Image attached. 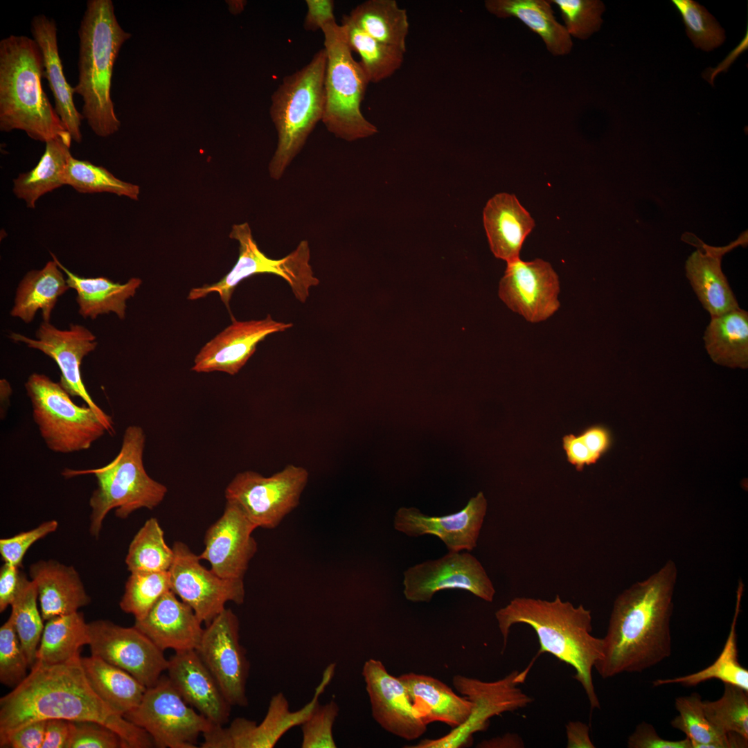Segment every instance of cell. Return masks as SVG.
<instances>
[{
  "instance_id": "obj_1",
  "label": "cell",
  "mask_w": 748,
  "mask_h": 748,
  "mask_svg": "<svg viewBox=\"0 0 748 748\" xmlns=\"http://www.w3.org/2000/svg\"><path fill=\"white\" fill-rule=\"evenodd\" d=\"M50 719L91 721L115 731L125 748L154 747L149 734L110 709L84 675L80 654L52 665L35 663L30 673L0 699V736Z\"/></svg>"
},
{
  "instance_id": "obj_2",
  "label": "cell",
  "mask_w": 748,
  "mask_h": 748,
  "mask_svg": "<svg viewBox=\"0 0 748 748\" xmlns=\"http://www.w3.org/2000/svg\"><path fill=\"white\" fill-rule=\"evenodd\" d=\"M676 576L675 563L670 560L616 597L602 638L603 655L594 667L601 677L642 673L670 656Z\"/></svg>"
},
{
  "instance_id": "obj_3",
  "label": "cell",
  "mask_w": 748,
  "mask_h": 748,
  "mask_svg": "<svg viewBox=\"0 0 748 748\" xmlns=\"http://www.w3.org/2000/svg\"><path fill=\"white\" fill-rule=\"evenodd\" d=\"M505 650L510 628L524 623L537 636L539 654L548 652L576 670L590 707L600 708L594 688L592 670L603 655V640L591 634V611L582 605L574 606L559 595L551 600L516 597L495 612Z\"/></svg>"
},
{
  "instance_id": "obj_4",
  "label": "cell",
  "mask_w": 748,
  "mask_h": 748,
  "mask_svg": "<svg viewBox=\"0 0 748 748\" xmlns=\"http://www.w3.org/2000/svg\"><path fill=\"white\" fill-rule=\"evenodd\" d=\"M44 63L39 46L27 36L10 35L0 42V130L25 132L46 143L70 134L42 84Z\"/></svg>"
},
{
  "instance_id": "obj_5",
  "label": "cell",
  "mask_w": 748,
  "mask_h": 748,
  "mask_svg": "<svg viewBox=\"0 0 748 748\" xmlns=\"http://www.w3.org/2000/svg\"><path fill=\"white\" fill-rule=\"evenodd\" d=\"M78 36L79 75L74 91L82 97L81 114L91 130L108 137L121 126L110 93L114 66L131 35L119 25L111 0H89Z\"/></svg>"
},
{
  "instance_id": "obj_6",
  "label": "cell",
  "mask_w": 748,
  "mask_h": 748,
  "mask_svg": "<svg viewBox=\"0 0 748 748\" xmlns=\"http://www.w3.org/2000/svg\"><path fill=\"white\" fill-rule=\"evenodd\" d=\"M145 435L138 425L128 426L123 434L121 449L108 464L84 470H65L71 477L92 474L97 487L89 499L90 534L98 538L106 515L112 509L116 517L125 519L140 508L152 510L166 497L168 489L151 478L143 465Z\"/></svg>"
},
{
  "instance_id": "obj_7",
  "label": "cell",
  "mask_w": 748,
  "mask_h": 748,
  "mask_svg": "<svg viewBox=\"0 0 748 748\" xmlns=\"http://www.w3.org/2000/svg\"><path fill=\"white\" fill-rule=\"evenodd\" d=\"M326 53L319 50L303 67L283 79L271 96L269 114L278 134L269 164L271 178L279 179L322 121Z\"/></svg>"
},
{
  "instance_id": "obj_8",
  "label": "cell",
  "mask_w": 748,
  "mask_h": 748,
  "mask_svg": "<svg viewBox=\"0 0 748 748\" xmlns=\"http://www.w3.org/2000/svg\"><path fill=\"white\" fill-rule=\"evenodd\" d=\"M326 66L322 122L327 130L346 141L372 136L377 128L366 119L361 104L369 84L359 62L352 55L344 27L332 21L321 29Z\"/></svg>"
},
{
  "instance_id": "obj_9",
  "label": "cell",
  "mask_w": 748,
  "mask_h": 748,
  "mask_svg": "<svg viewBox=\"0 0 748 748\" xmlns=\"http://www.w3.org/2000/svg\"><path fill=\"white\" fill-rule=\"evenodd\" d=\"M24 386L34 422L52 452L69 454L88 449L107 432L95 411L87 404L74 403L60 382L34 373Z\"/></svg>"
},
{
  "instance_id": "obj_10",
  "label": "cell",
  "mask_w": 748,
  "mask_h": 748,
  "mask_svg": "<svg viewBox=\"0 0 748 748\" xmlns=\"http://www.w3.org/2000/svg\"><path fill=\"white\" fill-rule=\"evenodd\" d=\"M229 237L239 242L238 259L231 270L220 281L190 290L188 299L197 300L211 293H217L229 310V302L236 286L244 279L258 274H272L283 278L290 285L295 298L304 303L312 287L319 284L310 264V249L307 240H302L296 249L280 259L267 257L258 248L249 224H234Z\"/></svg>"
},
{
  "instance_id": "obj_11",
  "label": "cell",
  "mask_w": 748,
  "mask_h": 748,
  "mask_svg": "<svg viewBox=\"0 0 748 748\" xmlns=\"http://www.w3.org/2000/svg\"><path fill=\"white\" fill-rule=\"evenodd\" d=\"M308 480V470L293 464L269 477L246 470L233 478L224 496L256 528L273 529L299 505Z\"/></svg>"
},
{
  "instance_id": "obj_12",
  "label": "cell",
  "mask_w": 748,
  "mask_h": 748,
  "mask_svg": "<svg viewBox=\"0 0 748 748\" xmlns=\"http://www.w3.org/2000/svg\"><path fill=\"white\" fill-rule=\"evenodd\" d=\"M124 718L145 731L159 748H196L199 736L213 726L185 702L166 675L146 688L139 704Z\"/></svg>"
},
{
  "instance_id": "obj_13",
  "label": "cell",
  "mask_w": 748,
  "mask_h": 748,
  "mask_svg": "<svg viewBox=\"0 0 748 748\" xmlns=\"http://www.w3.org/2000/svg\"><path fill=\"white\" fill-rule=\"evenodd\" d=\"M523 673L513 671L495 682L456 675L452 683L456 690L474 703L470 715L461 725L436 739H425L409 748H460L471 744L474 733L485 730L495 715L526 707L532 699L517 687L524 682Z\"/></svg>"
},
{
  "instance_id": "obj_14",
  "label": "cell",
  "mask_w": 748,
  "mask_h": 748,
  "mask_svg": "<svg viewBox=\"0 0 748 748\" xmlns=\"http://www.w3.org/2000/svg\"><path fill=\"white\" fill-rule=\"evenodd\" d=\"M335 663L324 670L321 681L312 700L296 711H291L281 692L273 695L267 714L259 724L244 718L234 719L229 727L213 725L202 736V748H272L292 728L301 726L310 716L335 670Z\"/></svg>"
},
{
  "instance_id": "obj_15",
  "label": "cell",
  "mask_w": 748,
  "mask_h": 748,
  "mask_svg": "<svg viewBox=\"0 0 748 748\" xmlns=\"http://www.w3.org/2000/svg\"><path fill=\"white\" fill-rule=\"evenodd\" d=\"M173 562L168 570L171 590L189 605L206 625L220 614L228 602L244 603V580L222 578L204 567L199 555L187 544L176 542Z\"/></svg>"
},
{
  "instance_id": "obj_16",
  "label": "cell",
  "mask_w": 748,
  "mask_h": 748,
  "mask_svg": "<svg viewBox=\"0 0 748 748\" xmlns=\"http://www.w3.org/2000/svg\"><path fill=\"white\" fill-rule=\"evenodd\" d=\"M236 614L225 608L204 628L195 651L214 677L231 706L246 707L250 664L240 642Z\"/></svg>"
},
{
  "instance_id": "obj_17",
  "label": "cell",
  "mask_w": 748,
  "mask_h": 748,
  "mask_svg": "<svg viewBox=\"0 0 748 748\" xmlns=\"http://www.w3.org/2000/svg\"><path fill=\"white\" fill-rule=\"evenodd\" d=\"M36 339L19 333L11 332L9 338L26 344L53 359L58 366L60 383L72 397L78 396L99 416L110 435L115 434L112 418L93 400L81 375V364L85 356L93 351L98 343L96 337L82 325L71 324L67 330H60L50 322L43 321L35 332Z\"/></svg>"
},
{
  "instance_id": "obj_18",
  "label": "cell",
  "mask_w": 748,
  "mask_h": 748,
  "mask_svg": "<svg viewBox=\"0 0 748 748\" xmlns=\"http://www.w3.org/2000/svg\"><path fill=\"white\" fill-rule=\"evenodd\" d=\"M88 629L91 655L125 670L146 688L167 670L163 652L134 626L98 620L89 623Z\"/></svg>"
},
{
  "instance_id": "obj_19",
  "label": "cell",
  "mask_w": 748,
  "mask_h": 748,
  "mask_svg": "<svg viewBox=\"0 0 748 748\" xmlns=\"http://www.w3.org/2000/svg\"><path fill=\"white\" fill-rule=\"evenodd\" d=\"M403 593L411 602H429L445 589H463L492 602L495 589L481 562L469 553L449 551L443 557L409 567L404 572Z\"/></svg>"
},
{
  "instance_id": "obj_20",
  "label": "cell",
  "mask_w": 748,
  "mask_h": 748,
  "mask_svg": "<svg viewBox=\"0 0 748 748\" xmlns=\"http://www.w3.org/2000/svg\"><path fill=\"white\" fill-rule=\"evenodd\" d=\"M560 281L551 264L542 259L507 262L499 296L513 312L531 323L551 317L559 308Z\"/></svg>"
},
{
  "instance_id": "obj_21",
  "label": "cell",
  "mask_w": 748,
  "mask_h": 748,
  "mask_svg": "<svg viewBox=\"0 0 748 748\" xmlns=\"http://www.w3.org/2000/svg\"><path fill=\"white\" fill-rule=\"evenodd\" d=\"M255 529L240 508L226 501L222 515L205 533L199 559L206 560L212 571L222 578L244 580L258 551L252 535Z\"/></svg>"
},
{
  "instance_id": "obj_22",
  "label": "cell",
  "mask_w": 748,
  "mask_h": 748,
  "mask_svg": "<svg viewBox=\"0 0 748 748\" xmlns=\"http://www.w3.org/2000/svg\"><path fill=\"white\" fill-rule=\"evenodd\" d=\"M362 675L372 716L384 730L406 740H416L426 732L427 725L418 717L405 686L381 661H366Z\"/></svg>"
},
{
  "instance_id": "obj_23",
  "label": "cell",
  "mask_w": 748,
  "mask_h": 748,
  "mask_svg": "<svg viewBox=\"0 0 748 748\" xmlns=\"http://www.w3.org/2000/svg\"><path fill=\"white\" fill-rule=\"evenodd\" d=\"M232 323L207 342L199 351L192 367L197 373L220 371L233 375L245 365L267 336L292 328L291 323L273 319L270 314L260 320Z\"/></svg>"
},
{
  "instance_id": "obj_24",
  "label": "cell",
  "mask_w": 748,
  "mask_h": 748,
  "mask_svg": "<svg viewBox=\"0 0 748 748\" xmlns=\"http://www.w3.org/2000/svg\"><path fill=\"white\" fill-rule=\"evenodd\" d=\"M487 507L482 492L472 497L460 511L444 516L431 517L416 508L402 507L394 516L393 526L411 537L435 535L449 551H470L477 546Z\"/></svg>"
},
{
  "instance_id": "obj_25",
  "label": "cell",
  "mask_w": 748,
  "mask_h": 748,
  "mask_svg": "<svg viewBox=\"0 0 748 748\" xmlns=\"http://www.w3.org/2000/svg\"><path fill=\"white\" fill-rule=\"evenodd\" d=\"M168 677L185 702L214 725L229 722L231 706L195 650L175 652L168 659Z\"/></svg>"
},
{
  "instance_id": "obj_26",
  "label": "cell",
  "mask_w": 748,
  "mask_h": 748,
  "mask_svg": "<svg viewBox=\"0 0 748 748\" xmlns=\"http://www.w3.org/2000/svg\"><path fill=\"white\" fill-rule=\"evenodd\" d=\"M697 250L688 258L685 264L686 277L698 300L711 317L718 316L739 308L721 262L722 256L739 245L747 243V232L724 247H712L695 236H686Z\"/></svg>"
},
{
  "instance_id": "obj_27",
  "label": "cell",
  "mask_w": 748,
  "mask_h": 748,
  "mask_svg": "<svg viewBox=\"0 0 748 748\" xmlns=\"http://www.w3.org/2000/svg\"><path fill=\"white\" fill-rule=\"evenodd\" d=\"M193 609L172 590L166 592L134 626L161 650H195L204 628Z\"/></svg>"
},
{
  "instance_id": "obj_28",
  "label": "cell",
  "mask_w": 748,
  "mask_h": 748,
  "mask_svg": "<svg viewBox=\"0 0 748 748\" xmlns=\"http://www.w3.org/2000/svg\"><path fill=\"white\" fill-rule=\"evenodd\" d=\"M31 33L42 53L44 78L47 81L55 100V109L72 140L80 143L82 140L80 127L83 116L74 104V87L67 82L60 57L57 27L53 19L38 15L31 21Z\"/></svg>"
},
{
  "instance_id": "obj_29",
  "label": "cell",
  "mask_w": 748,
  "mask_h": 748,
  "mask_svg": "<svg viewBox=\"0 0 748 748\" xmlns=\"http://www.w3.org/2000/svg\"><path fill=\"white\" fill-rule=\"evenodd\" d=\"M44 621L78 611L91 602L74 567L54 560H39L29 567Z\"/></svg>"
},
{
  "instance_id": "obj_30",
  "label": "cell",
  "mask_w": 748,
  "mask_h": 748,
  "mask_svg": "<svg viewBox=\"0 0 748 748\" xmlns=\"http://www.w3.org/2000/svg\"><path fill=\"white\" fill-rule=\"evenodd\" d=\"M483 217L493 254L507 262L519 258L522 244L535 222L517 197L506 193L495 195L487 202Z\"/></svg>"
},
{
  "instance_id": "obj_31",
  "label": "cell",
  "mask_w": 748,
  "mask_h": 748,
  "mask_svg": "<svg viewBox=\"0 0 748 748\" xmlns=\"http://www.w3.org/2000/svg\"><path fill=\"white\" fill-rule=\"evenodd\" d=\"M398 677L405 686L418 717L426 725L440 722L454 729L470 715L474 703L458 695L440 680L414 673Z\"/></svg>"
},
{
  "instance_id": "obj_32",
  "label": "cell",
  "mask_w": 748,
  "mask_h": 748,
  "mask_svg": "<svg viewBox=\"0 0 748 748\" xmlns=\"http://www.w3.org/2000/svg\"><path fill=\"white\" fill-rule=\"evenodd\" d=\"M51 255L66 275L69 288L77 292L78 312L82 317L95 319L99 315L110 312H114L121 319L125 317L126 302L134 296L141 285L140 278H131L121 284L103 276L82 277L69 271L53 253H51Z\"/></svg>"
},
{
  "instance_id": "obj_33",
  "label": "cell",
  "mask_w": 748,
  "mask_h": 748,
  "mask_svg": "<svg viewBox=\"0 0 748 748\" xmlns=\"http://www.w3.org/2000/svg\"><path fill=\"white\" fill-rule=\"evenodd\" d=\"M484 6L498 18L520 20L542 39L552 55H565L571 51V37L556 20L549 0H486Z\"/></svg>"
},
{
  "instance_id": "obj_34",
  "label": "cell",
  "mask_w": 748,
  "mask_h": 748,
  "mask_svg": "<svg viewBox=\"0 0 748 748\" xmlns=\"http://www.w3.org/2000/svg\"><path fill=\"white\" fill-rule=\"evenodd\" d=\"M52 258L42 269L28 271L19 282L10 311L12 317L28 323L40 310L43 321L50 322L58 298L69 289L64 272Z\"/></svg>"
},
{
  "instance_id": "obj_35",
  "label": "cell",
  "mask_w": 748,
  "mask_h": 748,
  "mask_svg": "<svg viewBox=\"0 0 748 748\" xmlns=\"http://www.w3.org/2000/svg\"><path fill=\"white\" fill-rule=\"evenodd\" d=\"M81 663L89 685L116 713L124 716L139 704L147 688L132 675L93 655Z\"/></svg>"
},
{
  "instance_id": "obj_36",
  "label": "cell",
  "mask_w": 748,
  "mask_h": 748,
  "mask_svg": "<svg viewBox=\"0 0 748 748\" xmlns=\"http://www.w3.org/2000/svg\"><path fill=\"white\" fill-rule=\"evenodd\" d=\"M71 141L70 134L49 140L37 164L13 179L14 195L24 201L28 208H35L42 196L64 186L62 177L71 156Z\"/></svg>"
},
{
  "instance_id": "obj_37",
  "label": "cell",
  "mask_w": 748,
  "mask_h": 748,
  "mask_svg": "<svg viewBox=\"0 0 748 748\" xmlns=\"http://www.w3.org/2000/svg\"><path fill=\"white\" fill-rule=\"evenodd\" d=\"M705 348L716 364L731 368L748 366V313L737 308L711 317L704 335Z\"/></svg>"
},
{
  "instance_id": "obj_38",
  "label": "cell",
  "mask_w": 748,
  "mask_h": 748,
  "mask_svg": "<svg viewBox=\"0 0 748 748\" xmlns=\"http://www.w3.org/2000/svg\"><path fill=\"white\" fill-rule=\"evenodd\" d=\"M347 15L356 27L371 37L406 52L408 16L395 0L365 1Z\"/></svg>"
},
{
  "instance_id": "obj_39",
  "label": "cell",
  "mask_w": 748,
  "mask_h": 748,
  "mask_svg": "<svg viewBox=\"0 0 748 748\" xmlns=\"http://www.w3.org/2000/svg\"><path fill=\"white\" fill-rule=\"evenodd\" d=\"M675 706L678 715L671 726L684 733L691 748L747 747L748 740L736 733H727L714 726L706 718L701 695L693 693L676 698Z\"/></svg>"
},
{
  "instance_id": "obj_40",
  "label": "cell",
  "mask_w": 748,
  "mask_h": 748,
  "mask_svg": "<svg viewBox=\"0 0 748 748\" xmlns=\"http://www.w3.org/2000/svg\"><path fill=\"white\" fill-rule=\"evenodd\" d=\"M89 642L88 623L82 613L54 616L44 625L35 663L52 665L69 661Z\"/></svg>"
},
{
  "instance_id": "obj_41",
  "label": "cell",
  "mask_w": 748,
  "mask_h": 748,
  "mask_svg": "<svg viewBox=\"0 0 748 748\" xmlns=\"http://www.w3.org/2000/svg\"><path fill=\"white\" fill-rule=\"evenodd\" d=\"M742 592L743 584L740 582L737 589L736 605L730 631L724 648L716 660L711 666L694 673L675 678L657 679L653 682L654 686L673 684L695 686L715 679L748 691V671L738 661L737 648L736 624L740 611Z\"/></svg>"
},
{
  "instance_id": "obj_42",
  "label": "cell",
  "mask_w": 748,
  "mask_h": 748,
  "mask_svg": "<svg viewBox=\"0 0 748 748\" xmlns=\"http://www.w3.org/2000/svg\"><path fill=\"white\" fill-rule=\"evenodd\" d=\"M341 22L351 51L360 57L359 63L369 83L382 81L401 67L405 51L371 37L356 27L347 15H343Z\"/></svg>"
},
{
  "instance_id": "obj_43",
  "label": "cell",
  "mask_w": 748,
  "mask_h": 748,
  "mask_svg": "<svg viewBox=\"0 0 748 748\" xmlns=\"http://www.w3.org/2000/svg\"><path fill=\"white\" fill-rule=\"evenodd\" d=\"M175 558L172 547L166 543L157 519H148L130 544L125 564L135 571H168Z\"/></svg>"
},
{
  "instance_id": "obj_44",
  "label": "cell",
  "mask_w": 748,
  "mask_h": 748,
  "mask_svg": "<svg viewBox=\"0 0 748 748\" xmlns=\"http://www.w3.org/2000/svg\"><path fill=\"white\" fill-rule=\"evenodd\" d=\"M37 590L35 582L21 571L17 594L12 602L10 617L27 657L30 668L36 661L37 649L44 625L37 604Z\"/></svg>"
},
{
  "instance_id": "obj_45",
  "label": "cell",
  "mask_w": 748,
  "mask_h": 748,
  "mask_svg": "<svg viewBox=\"0 0 748 748\" xmlns=\"http://www.w3.org/2000/svg\"><path fill=\"white\" fill-rule=\"evenodd\" d=\"M62 180L63 185L80 193H107L137 200L140 192L139 186L118 179L105 168L72 155L64 168Z\"/></svg>"
},
{
  "instance_id": "obj_46",
  "label": "cell",
  "mask_w": 748,
  "mask_h": 748,
  "mask_svg": "<svg viewBox=\"0 0 748 748\" xmlns=\"http://www.w3.org/2000/svg\"><path fill=\"white\" fill-rule=\"evenodd\" d=\"M171 590L168 571L132 572L125 586L120 607L135 620L143 618L168 591Z\"/></svg>"
},
{
  "instance_id": "obj_47",
  "label": "cell",
  "mask_w": 748,
  "mask_h": 748,
  "mask_svg": "<svg viewBox=\"0 0 748 748\" xmlns=\"http://www.w3.org/2000/svg\"><path fill=\"white\" fill-rule=\"evenodd\" d=\"M724 684L720 698L702 701L704 713L719 729L748 740V691L734 685Z\"/></svg>"
},
{
  "instance_id": "obj_48",
  "label": "cell",
  "mask_w": 748,
  "mask_h": 748,
  "mask_svg": "<svg viewBox=\"0 0 748 748\" xmlns=\"http://www.w3.org/2000/svg\"><path fill=\"white\" fill-rule=\"evenodd\" d=\"M672 3L682 16L686 33L696 48L711 51L722 44L724 30L704 7L692 0H673Z\"/></svg>"
},
{
  "instance_id": "obj_49",
  "label": "cell",
  "mask_w": 748,
  "mask_h": 748,
  "mask_svg": "<svg viewBox=\"0 0 748 748\" xmlns=\"http://www.w3.org/2000/svg\"><path fill=\"white\" fill-rule=\"evenodd\" d=\"M555 5L564 22V26L569 35L586 39L598 31L603 23L602 15L605 10L604 3L599 0H549Z\"/></svg>"
},
{
  "instance_id": "obj_50",
  "label": "cell",
  "mask_w": 748,
  "mask_h": 748,
  "mask_svg": "<svg viewBox=\"0 0 748 748\" xmlns=\"http://www.w3.org/2000/svg\"><path fill=\"white\" fill-rule=\"evenodd\" d=\"M28 661L17 634L12 618L0 627V682L16 687L28 675Z\"/></svg>"
},
{
  "instance_id": "obj_51",
  "label": "cell",
  "mask_w": 748,
  "mask_h": 748,
  "mask_svg": "<svg viewBox=\"0 0 748 748\" xmlns=\"http://www.w3.org/2000/svg\"><path fill=\"white\" fill-rule=\"evenodd\" d=\"M339 707L335 700L316 705L308 719L301 725L302 748H336L333 725Z\"/></svg>"
},
{
  "instance_id": "obj_52",
  "label": "cell",
  "mask_w": 748,
  "mask_h": 748,
  "mask_svg": "<svg viewBox=\"0 0 748 748\" xmlns=\"http://www.w3.org/2000/svg\"><path fill=\"white\" fill-rule=\"evenodd\" d=\"M68 748H125L120 736L96 722L72 721Z\"/></svg>"
},
{
  "instance_id": "obj_53",
  "label": "cell",
  "mask_w": 748,
  "mask_h": 748,
  "mask_svg": "<svg viewBox=\"0 0 748 748\" xmlns=\"http://www.w3.org/2000/svg\"><path fill=\"white\" fill-rule=\"evenodd\" d=\"M58 522L52 519L38 526L12 537L0 540V553L4 562L21 567L22 559L28 549L37 541L55 532Z\"/></svg>"
},
{
  "instance_id": "obj_54",
  "label": "cell",
  "mask_w": 748,
  "mask_h": 748,
  "mask_svg": "<svg viewBox=\"0 0 748 748\" xmlns=\"http://www.w3.org/2000/svg\"><path fill=\"white\" fill-rule=\"evenodd\" d=\"M629 748H691L686 737L679 740L661 738L652 724L646 722L639 723L627 740Z\"/></svg>"
},
{
  "instance_id": "obj_55",
  "label": "cell",
  "mask_w": 748,
  "mask_h": 748,
  "mask_svg": "<svg viewBox=\"0 0 748 748\" xmlns=\"http://www.w3.org/2000/svg\"><path fill=\"white\" fill-rule=\"evenodd\" d=\"M46 722H33L8 734L0 736V747L42 748Z\"/></svg>"
},
{
  "instance_id": "obj_56",
  "label": "cell",
  "mask_w": 748,
  "mask_h": 748,
  "mask_svg": "<svg viewBox=\"0 0 748 748\" xmlns=\"http://www.w3.org/2000/svg\"><path fill=\"white\" fill-rule=\"evenodd\" d=\"M562 448L567 461L578 472L582 471L585 466L596 463L600 459L589 449L578 435L564 436Z\"/></svg>"
},
{
  "instance_id": "obj_57",
  "label": "cell",
  "mask_w": 748,
  "mask_h": 748,
  "mask_svg": "<svg viewBox=\"0 0 748 748\" xmlns=\"http://www.w3.org/2000/svg\"><path fill=\"white\" fill-rule=\"evenodd\" d=\"M307 12L303 28L307 31L322 29L327 24L335 21L333 0H306Z\"/></svg>"
},
{
  "instance_id": "obj_58",
  "label": "cell",
  "mask_w": 748,
  "mask_h": 748,
  "mask_svg": "<svg viewBox=\"0 0 748 748\" xmlns=\"http://www.w3.org/2000/svg\"><path fill=\"white\" fill-rule=\"evenodd\" d=\"M583 443L600 459L612 447L613 436L610 429L603 425H591L578 435Z\"/></svg>"
},
{
  "instance_id": "obj_59",
  "label": "cell",
  "mask_w": 748,
  "mask_h": 748,
  "mask_svg": "<svg viewBox=\"0 0 748 748\" xmlns=\"http://www.w3.org/2000/svg\"><path fill=\"white\" fill-rule=\"evenodd\" d=\"M19 567L4 562L0 570V612H3L14 601L20 585Z\"/></svg>"
},
{
  "instance_id": "obj_60",
  "label": "cell",
  "mask_w": 748,
  "mask_h": 748,
  "mask_svg": "<svg viewBox=\"0 0 748 748\" xmlns=\"http://www.w3.org/2000/svg\"><path fill=\"white\" fill-rule=\"evenodd\" d=\"M71 727L72 721L63 719L47 720L42 748H68Z\"/></svg>"
},
{
  "instance_id": "obj_61",
  "label": "cell",
  "mask_w": 748,
  "mask_h": 748,
  "mask_svg": "<svg viewBox=\"0 0 748 748\" xmlns=\"http://www.w3.org/2000/svg\"><path fill=\"white\" fill-rule=\"evenodd\" d=\"M567 748H594L587 724L580 721H571L566 724Z\"/></svg>"
},
{
  "instance_id": "obj_62",
  "label": "cell",
  "mask_w": 748,
  "mask_h": 748,
  "mask_svg": "<svg viewBox=\"0 0 748 748\" xmlns=\"http://www.w3.org/2000/svg\"><path fill=\"white\" fill-rule=\"evenodd\" d=\"M477 747L483 748H520L524 747V744L518 735L507 733L502 736L483 740Z\"/></svg>"
},
{
  "instance_id": "obj_63",
  "label": "cell",
  "mask_w": 748,
  "mask_h": 748,
  "mask_svg": "<svg viewBox=\"0 0 748 748\" xmlns=\"http://www.w3.org/2000/svg\"><path fill=\"white\" fill-rule=\"evenodd\" d=\"M11 394V389L8 382L5 380H1V416H5V411L8 405V400Z\"/></svg>"
}]
</instances>
